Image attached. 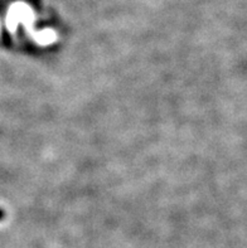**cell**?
Returning a JSON list of instances; mask_svg holds the SVG:
<instances>
[{"label": "cell", "mask_w": 247, "mask_h": 248, "mask_svg": "<svg viewBox=\"0 0 247 248\" xmlns=\"http://www.w3.org/2000/svg\"><path fill=\"white\" fill-rule=\"evenodd\" d=\"M4 217H5V212H4V209H1V208H0V220L3 219Z\"/></svg>", "instance_id": "cell-1"}]
</instances>
